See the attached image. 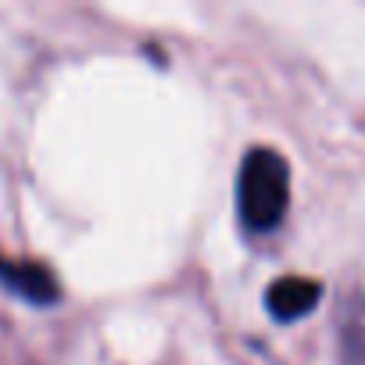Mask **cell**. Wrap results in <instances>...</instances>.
Segmentation results:
<instances>
[{
	"label": "cell",
	"mask_w": 365,
	"mask_h": 365,
	"mask_svg": "<svg viewBox=\"0 0 365 365\" xmlns=\"http://www.w3.org/2000/svg\"><path fill=\"white\" fill-rule=\"evenodd\" d=\"M240 219L255 233H269L283 222L290 205V165L272 147H255L240 165L237 182Z\"/></svg>",
	"instance_id": "cell-1"
},
{
	"label": "cell",
	"mask_w": 365,
	"mask_h": 365,
	"mask_svg": "<svg viewBox=\"0 0 365 365\" xmlns=\"http://www.w3.org/2000/svg\"><path fill=\"white\" fill-rule=\"evenodd\" d=\"M0 279H4L8 290H15L19 297H26L33 304H54L61 297L58 279L40 262H15L8 255H0Z\"/></svg>",
	"instance_id": "cell-2"
},
{
	"label": "cell",
	"mask_w": 365,
	"mask_h": 365,
	"mask_svg": "<svg viewBox=\"0 0 365 365\" xmlns=\"http://www.w3.org/2000/svg\"><path fill=\"white\" fill-rule=\"evenodd\" d=\"M322 297V283L319 279H308V276H279L272 279L269 294H265V304L269 312L279 319V322H294L301 315H308Z\"/></svg>",
	"instance_id": "cell-3"
}]
</instances>
